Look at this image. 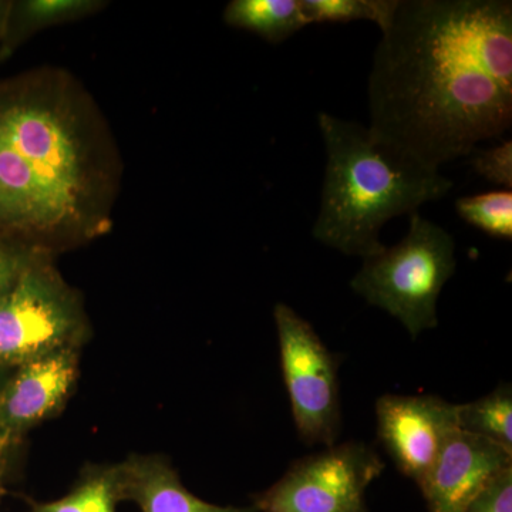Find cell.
Segmentation results:
<instances>
[{
    "mask_svg": "<svg viewBox=\"0 0 512 512\" xmlns=\"http://www.w3.org/2000/svg\"><path fill=\"white\" fill-rule=\"evenodd\" d=\"M367 96L370 130L433 170L504 136L512 124V2L399 0Z\"/></svg>",
    "mask_w": 512,
    "mask_h": 512,
    "instance_id": "obj_1",
    "label": "cell"
},
{
    "mask_svg": "<svg viewBox=\"0 0 512 512\" xmlns=\"http://www.w3.org/2000/svg\"><path fill=\"white\" fill-rule=\"evenodd\" d=\"M117 157L72 76L42 70L0 84V235L56 251L109 231Z\"/></svg>",
    "mask_w": 512,
    "mask_h": 512,
    "instance_id": "obj_2",
    "label": "cell"
},
{
    "mask_svg": "<svg viewBox=\"0 0 512 512\" xmlns=\"http://www.w3.org/2000/svg\"><path fill=\"white\" fill-rule=\"evenodd\" d=\"M326 150L325 180L312 235L320 244L349 256L382 251L386 222L413 214L446 197L453 188L439 170L376 136L369 127L320 113Z\"/></svg>",
    "mask_w": 512,
    "mask_h": 512,
    "instance_id": "obj_3",
    "label": "cell"
},
{
    "mask_svg": "<svg viewBox=\"0 0 512 512\" xmlns=\"http://www.w3.org/2000/svg\"><path fill=\"white\" fill-rule=\"evenodd\" d=\"M456 266L453 237L416 211L406 237L363 259L350 285L370 305L399 319L416 339L439 325L437 302Z\"/></svg>",
    "mask_w": 512,
    "mask_h": 512,
    "instance_id": "obj_4",
    "label": "cell"
},
{
    "mask_svg": "<svg viewBox=\"0 0 512 512\" xmlns=\"http://www.w3.org/2000/svg\"><path fill=\"white\" fill-rule=\"evenodd\" d=\"M42 252L0 296V367H18L62 349H82L90 336L82 296Z\"/></svg>",
    "mask_w": 512,
    "mask_h": 512,
    "instance_id": "obj_5",
    "label": "cell"
},
{
    "mask_svg": "<svg viewBox=\"0 0 512 512\" xmlns=\"http://www.w3.org/2000/svg\"><path fill=\"white\" fill-rule=\"evenodd\" d=\"M274 318L282 373L299 437L311 446H335L342 424L338 357L291 306L278 303Z\"/></svg>",
    "mask_w": 512,
    "mask_h": 512,
    "instance_id": "obj_6",
    "label": "cell"
},
{
    "mask_svg": "<svg viewBox=\"0 0 512 512\" xmlns=\"http://www.w3.org/2000/svg\"><path fill=\"white\" fill-rule=\"evenodd\" d=\"M384 463L365 443L349 441L295 461L285 476L256 495V512H369L366 490Z\"/></svg>",
    "mask_w": 512,
    "mask_h": 512,
    "instance_id": "obj_7",
    "label": "cell"
},
{
    "mask_svg": "<svg viewBox=\"0 0 512 512\" xmlns=\"http://www.w3.org/2000/svg\"><path fill=\"white\" fill-rule=\"evenodd\" d=\"M377 436L397 470L419 485L458 424V404L439 396L386 394L376 403Z\"/></svg>",
    "mask_w": 512,
    "mask_h": 512,
    "instance_id": "obj_8",
    "label": "cell"
},
{
    "mask_svg": "<svg viewBox=\"0 0 512 512\" xmlns=\"http://www.w3.org/2000/svg\"><path fill=\"white\" fill-rule=\"evenodd\" d=\"M512 467V450L458 429L448 437L419 488L429 512H464L491 481Z\"/></svg>",
    "mask_w": 512,
    "mask_h": 512,
    "instance_id": "obj_9",
    "label": "cell"
},
{
    "mask_svg": "<svg viewBox=\"0 0 512 512\" xmlns=\"http://www.w3.org/2000/svg\"><path fill=\"white\" fill-rule=\"evenodd\" d=\"M80 349H62L15 367L0 393V421L16 443L62 410L79 376Z\"/></svg>",
    "mask_w": 512,
    "mask_h": 512,
    "instance_id": "obj_10",
    "label": "cell"
},
{
    "mask_svg": "<svg viewBox=\"0 0 512 512\" xmlns=\"http://www.w3.org/2000/svg\"><path fill=\"white\" fill-rule=\"evenodd\" d=\"M121 501H133L143 512H256L254 507H221L195 497L160 456H130L116 464Z\"/></svg>",
    "mask_w": 512,
    "mask_h": 512,
    "instance_id": "obj_11",
    "label": "cell"
},
{
    "mask_svg": "<svg viewBox=\"0 0 512 512\" xmlns=\"http://www.w3.org/2000/svg\"><path fill=\"white\" fill-rule=\"evenodd\" d=\"M103 0H22L10 2L0 36V59L12 55L23 42L42 30L82 20L106 8Z\"/></svg>",
    "mask_w": 512,
    "mask_h": 512,
    "instance_id": "obj_12",
    "label": "cell"
},
{
    "mask_svg": "<svg viewBox=\"0 0 512 512\" xmlns=\"http://www.w3.org/2000/svg\"><path fill=\"white\" fill-rule=\"evenodd\" d=\"M224 22L247 30L269 43H282L308 26L301 0H232L224 10Z\"/></svg>",
    "mask_w": 512,
    "mask_h": 512,
    "instance_id": "obj_13",
    "label": "cell"
},
{
    "mask_svg": "<svg viewBox=\"0 0 512 512\" xmlns=\"http://www.w3.org/2000/svg\"><path fill=\"white\" fill-rule=\"evenodd\" d=\"M120 501L116 467H92L69 494L49 503H32L29 512H116Z\"/></svg>",
    "mask_w": 512,
    "mask_h": 512,
    "instance_id": "obj_14",
    "label": "cell"
},
{
    "mask_svg": "<svg viewBox=\"0 0 512 512\" xmlns=\"http://www.w3.org/2000/svg\"><path fill=\"white\" fill-rule=\"evenodd\" d=\"M458 424L467 433L476 434L512 450V392L503 384L476 402L458 404Z\"/></svg>",
    "mask_w": 512,
    "mask_h": 512,
    "instance_id": "obj_15",
    "label": "cell"
},
{
    "mask_svg": "<svg viewBox=\"0 0 512 512\" xmlns=\"http://www.w3.org/2000/svg\"><path fill=\"white\" fill-rule=\"evenodd\" d=\"M399 0H301L306 23H348L370 20L384 30Z\"/></svg>",
    "mask_w": 512,
    "mask_h": 512,
    "instance_id": "obj_16",
    "label": "cell"
},
{
    "mask_svg": "<svg viewBox=\"0 0 512 512\" xmlns=\"http://www.w3.org/2000/svg\"><path fill=\"white\" fill-rule=\"evenodd\" d=\"M461 220L490 237L512 239V192L497 190L461 197L456 201Z\"/></svg>",
    "mask_w": 512,
    "mask_h": 512,
    "instance_id": "obj_17",
    "label": "cell"
},
{
    "mask_svg": "<svg viewBox=\"0 0 512 512\" xmlns=\"http://www.w3.org/2000/svg\"><path fill=\"white\" fill-rule=\"evenodd\" d=\"M473 170L488 183L500 185L504 190L512 188V141L507 140L491 148H476L470 154Z\"/></svg>",
    "mask_w": 512,
    "mask_h": 512,
    "instance_id": "obj_18",
    "label": "cell"
},
{
    "mask_svg": "<svg viewBox=\"0 0 512 512\" xmlns=\"http://www.w3.org/2000/svg\"><path fill=\"white\" fill-rule=\"evenodd\" d=\"M47 252L0 235V296L9 291L33 261Z\"/></svg>",
    "mask_w": 512,
    "mask_h": 512,
    "instance_id": "obj_19",
    "label": "cell"
},
{
    "mask_svg": "<svg viewBox=\"0 0 512 512\" xmlns=\"http://www.w3.org/2000/svg\"><path fill=\"white\" fill-rule=\"evenodd\" d=\"M464 512H512V467L491 481Z\"/></svg>",
    "mask_w": 512,
    "mask_h": 512,
    "instance_id": "obj_20",
    "label": "cell"
},
{
    "mask_svg": "<svg viewBox=\"0 0 512 512\" xmlns=\"http://www.w3.org/2000/svg\"><path fill=\"white\" fill-rule=\"evenodd\" d=\"M13 443H6L0 447V495L3 491V480H5L6 471H8L9 454L12 451Z\"/></svg>",
    "mask_w": 512,
    "mask_h": 512,
    "instance_id": "obj_21",
    "label": "cell"
},
{
    "mask_svg": "<svg viewBox=\"0 0 512 512\" xmlns=\"http://www.w3.org/2000/svg\"><path fill=\"white\" fill-rule=\"evenodd\" d=\"M3 369H6V367H0V393H2L3 384H5L6 379H8V373H3ZM6 443H13V441L6 436L5 430H3L2 421H0V447Z\"/></svg>",
    "mask_w": 512,
    "mask_h": 512,
    "instance_id": "obj_22",
    "label": "cell"
},
{
    "mask_svg": "<svg viewBox=\"0 0 512 512\" xmlns=\"http://www.w3.org/2000/svg\"><path fill=\"white\" fill-rule=\"evenodd\" d=\"M10 2H0V36L5 29L6 18H8Z\"/></svg>",
    "mask_w": 512,
    "mask_h": 512,
    "instance_id": "obj_23",
    "label": "cell"
}]
</instances>
